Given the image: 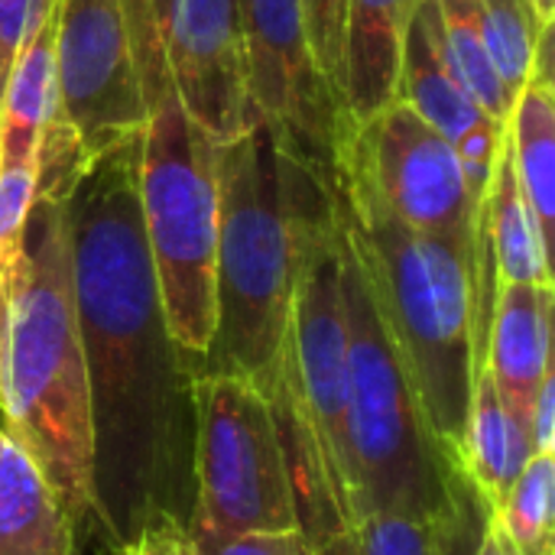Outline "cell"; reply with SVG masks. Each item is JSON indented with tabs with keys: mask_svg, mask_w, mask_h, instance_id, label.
I'll return each instance as SVG.
<instances>
[{
	"mask_svg": "<svg viewBox=\"0 0 555 555\" xmlns=\"http://www.w3.org/2000/svg\"><path fill=\"white\" fill-rule=\"evenodd\" d=\"M137 137L85 159L62 195L91 400V517L114 550L159 520L189 527L195 501V371L159 296Z\"/></svg>",
	"mask_w": 555,
	"mask_h": 555,
	"instance_id": "1",
	"label": "cell"
},
{
	"mask_svg": "<svg viewBox=\"0 0 555 555\" xmlns=\"http://www.w3.org/2000/svg\"><path fill=\"white\" fill-rule=\"evenodd\" d=\"M85 163L55 111L36 156V198L7 276L0 429L36 462L68 517H91V400L72 296L62 195Z\"/></svg>",
	"mask_w": 555,
	"mask_h": 555,
	"instance_id": "2",
	"label": "cell"
},
{
	"mask_svg": "<svg viewBox=\"0 0 555 555\" xmlns=\"http://www.w3.org/2000/svg\"><path fill=\"white\" fill-rule=\"evenodd\" d=\"M335 198L309 166L293 159L263 120L218 153L215 338L198 374H234L257 390L276 374L309 218ZM195 374V377H198Z\"/></svg>",
	"mask_w": 555,
	"mask_h": 555,
	"instance_id": "3",
	"label": "cell"
},
{
	"mask_svg": "<svg viewBox=\"0 0 555 555\" xmlns=\"http://www.w3.org/2000/svg\"><path fill=\"white\" fill-rule=\"evenodd\" d=\"M335 195L426 423L439 449L462 468L465 423L481 371L475 341V247L406 228L348 169H341Z\"/></svg>",
	"mask_w": 555,
	"mask_h": 555,
	"instance_id": "4",
	"label": "cell"
},
{
	"mask_svg": "<svg viewBox=\"0 0 555 555\" xmlns=\"http://www.w3.org/2000/svg\"><path fill=\"white\" fill-rule=\"evenodd\" d=\"M143 94L137 192L169 332L198 374L215 338L218 153L221 143L182 107L146 0H124Z\"/></svg>",
	"mask_w": 555,
	"mask_h": 555,
	"instance_id": "5",
	"label": "cell"
},
{
	"mask_svg": "<svg viewBox=\"0 0 555 555\" xmlns=\"http://www.w3.org/2000/svg\"><path fill=\"white\" fill-rule=\"evenodd\" d=\"M341 306L348 328L345 420L354 524L371 514H410L436 520L465 514L481 498L465 472L439 449L406 361L387 332L345 224Z\"/></svg>",
	"mask_w": 555,
	"mask_h": 555,
	"instance_id": "6",
	"label": "cell"
},
{
	"mask_svg": "<svg viewBox=\"0 0 555 555\" xmlns=\"http://www.w3.org/2000/svg\"><path fill=\"white\" fill-rule=\"evenodd\" d=\"M289 530L299 524L263 393L234 374H198L189 540L205 553L231 537Z\"/></svg>",
	"mask_w": 555,
	"mask_h": 555,
	"instance_id": "7",
	"label": "cell"
},
{
	"mask_svg": "<svg viewBox=\"0 0 555 555\" xmlns=\"http://www.w3.org/2000/svg\"><path fill=\"white\" fill-rule=\"evenodd\" d=\"M241 26L250 117L338 192L351 120L312 59L299 0H241Z\"/></svg>",
	"mask_w": 555,
	"mask_h": 555,
	"instance_id": "8",
	"label": "cell"
},
{
	"mask_svg": "<svg viewBox=\"0 0 555 555\" xmlns=\"http://www.w3.org/2000/svg\"><path fill=\"white\" fill-rule=\"evenodd\" d=\"M341 169L361 176L384 208L420 234L475 247L478 211L452 143L406 101L351 127Z\"/></svg>",
	"mask_w": 555,
	"mask_h": 555,
	"instance_id": "9",
	"label": "cell"
},
{
	"mask_svg": "<svg viewBox=\"0 0 555 555\" xmlns=\"http://www.w3.org/2000/svg\"><path fill=\"white\" fill-rule=\"evenodd\" d=\"M55 104L85 159L143 127L124 0H55Z\"/></svg>",
	"mask_w": 555,
	"mask_h": 555,
	"instance_id": "10",
	"label": "cell"
},
{
	"mask_svg": "<svg viewBox=\"0 0 555 555\" xmlns=\"http://www.w3.org/2000/svg\"><path fill=\"white\" fill-rule=\"evenodd\" d=\"M169 78L189 117L218 143L247 120L241 0H146Z\"/></svg>",
	"mask_w": 555,
	"mask_h": 555,
	"instance_id": "11",
	"label": "cell"
},
{
	"mask_svg": "<svg viewBox=\"0 0 555 555\" xmlns=\"http://www.w3.org/2000/svg\"><path fill=\"white\" fill-rule=\"evenodd\" d=\"M400 101H406L423 120H429L452 143L468 195L475 198V205H481L491 185L504 124L488 117L452 72L439 46L433 0H416L403 36Z\"/></svg>",
	"mask_w": 555,
	"mask_h": 555,
	"instance_id": "12",
	"label": "cell"
},
{
	"mask_svg": "<svg viewBox=\"0 0 555 555\" xmlns=\"http://www.w3.org/2000/svg\"><path fill=\"white\" fill-rule=\"evenodd\" d=\"M260 393L273 416L299 533H302L309 553H315L319 546H325L328 540H335L338 533H345L351 527V514L341 501V491H338L328 459L322 452L315 423L302 403V390H299V380L293 371L289 348L283 351L276 374L270 377V384L260 387Z\"/></svg>",
	"mask_w": 555,
	"mask_h": 555,
	"instance_id": "13",
	"label": "cell"
},
{
	"mask_svg": "<svg viewBox=\"0 0 555 555\" xmlns=\"http://www.w3.org/2000/svg\"><path fill=\"white\" fill-rule=\"evenodd\" d=\"M481 367L507 410L530 429L533 400L553 374V286H498Z\"/></svg>",
	"mask_w": 555,
	"mask_h": 555,
	"instance_id": "14",
	"label": "cell"
},
{
	"mask_svg": "<svg viewBox=\"0 0 555 555\" xmlns=\"http://www.w3.org/2000/svg\"><path fill=\"white\" fill-rule=\"evenodd\" d=\"M416 0H348L341 104L351 127L400 98V55Z\"/></svg>",
	"mask_w": 555,
	"mask_h": 555,
	"instance_id": "15",
	"label": "cell"
},
{
	"mask_svg": "<svg viewBox=\"0 0 555 555\" xmlns=\"http://www.w3.org/2000/svg\"><path fill=\"white\" fill-rule=\"evenodd\" d=\"M75 527L36 462L0 433V555H75Z\"/></svg>",
	"mask_w": 555,
	"mask_h": 555,
	"instance_id": "16",
	"label": "cell"
},
{
	"mask_svg": "<svg viewBox=\"0 0 555 555\" xmlns=\"http://www.w3.org/2000/svg\"><path fill=\"white\" fill-rule=\"evenodd\" d=\"M530 455H533L530 429L507 410V403L498 397L491 384V374L481 367L475 377L472 410L465 423L462 468L491 514L501 511Z\"/></svg>",
	"mask_w": 555,
	"mask_h": 555,
	"instance_id": "17",
	"label": "cell"
},
{
	"mask_svg": "<svg viewBox=\"0 0 555 555\" xmlns=\"http://www.w3.org/2000/svg\"><path fill=\"white\" fill-rule=\"evenodd\" d=\"M55 111V7L23 42L0 91V166L36 163Z\"/></svg>",
	"mask_w": 555,
	"mask_h": 555,
	"instance_id": "18",
	"label": "cell"
},
{
	"mask_svg": "<svg viewBox=\"0 0 555 555\" xmlns=\"http://www.w3.org/2000/svg\"><path fill=\"white\" fill-rule=\"evenodd\" d=\"M507 143L517 185L537 215L546 241L555 224V94L550 75H530L507 114Z\"/></svg>",
	"mask_w": 555,
	"mask_h": 555,
	"instance_id": "19",
	"label": "cell"
},
{
	"mask_svg": "<svg viewBox=\"0 0 555 555\" xmlns=\"http://www.w3.org/2000/svg\"><path fill=\"white\" fill-rule=\"evenodd\" d=\"M488 507L475 501L465 514L436 520L410 514H371L312 555H446L459 540L485 530Z\"/></svg>",
	"mask_w": 555,
	"mask_h": 555,
	"instance_id": "20",
	"label": "cell"
},
{
	"mask_svg": "<svg viewBox=\"0 0 555 555\" xmlns=\"http://www.w3.org/2000/svg\"><path fill=\"white\" fill-rule=\"evenodd\" d=\"M436 3V33L439 46L465 85V91L475 98V104L494 117L498 124H507L514 98L507 94L491 52L485 39V16L478 0H433Z\"/></svg>",
	"mask_w": 555,
	"mask_h": 555,
	"instance_id": "21",
	"label": "cell"
},
{
	"mask_svg": "<svg viewBox=\"0 0 555 555\" xmlns=\"http://www.w3.org/2000/svg\"><path fill=\"white\" fill-rule=\"evenodd\" d=\"M520 555H555V452H537L494 514Z\"/></svg>",
	"mask_w": 555,
	"mask_h": 555,
	"instance_id": "22",
	"label": "cell"
},
{
	"mask_svg": "<svg viewBox=\"0 0 555 555\" xmlns=\"http://www.w3.org/2000/svg\"><path fill=\"white\" fill-rule=\"evenodd\" d=\"M312 59L332 91L341 101V65H345V16L348 0H299ZM345 107V104H341Z\"/></svg>",
	"mask_w": 555,
	"mask_h": 555,
	"instance_id": "23",
	"label": "cell"
},
{
	"mask_svg": "<svg viewBox=\"0 0 555 555\" xmlns=\"http://www.w3.org/2000/svg\"><path fill=\"white\" fill-rule=\"evenodd\" d=\"M36 198V163L0 166V286L13 267L26 215Z\"/></svg>",
	"mask_w": 555,
	"mask_h": 555,
	"instance_id": "24",
	"label": "cell"
},
{
	"mask_svg": "<svg viewBox=\"0 0 555 555\" xmlns=\"http://www.w3.org/2000/svg\"><path fill=\"white\" fill-rule=\"evenodd\" d=\"M55 0H0V91L23 42L46 23Z\"/></svg>",
	"mask_w": 555,
	"mask_h": 555,
	"instance_id": "25",
	"label": "cell"
},
{
	"mask_svg": "<svg viewBox=\"0 0 555 555\" xmlns=\"http://www.w3.org/2000/svg\"><path fill=\"white\" fill-rule=\"evenodd\" d=\"M202 555H312L302 533H247V537H231Z\"/></svg>",
	"mask_w": 555,
	"mask_h": 555,
	"instance_id": "26",
	"label": "cell"
},
{
	"mask_svg": "<svg viewBox=\"0 0 555 555\" xmlns=\"http://www.w3.org/2000/svg\"><path fill=\"white\" fill-rule=\"evenodd\" d=\"M114 555H202L195 550V543L189 540L185 527L159 520L150 524L146 530H140V537L120 550H114Z\"/></svg>",
	"mask_w": 555,
	"mask_h": 555,
	"instance_id": "27",
	"label": "cell"
},
{
	"mask_svg": "<svg viewBox=\"0 0 555 555\" xmlns=\"http://www.w3.org/2000/svg\"><path fill=\"white\" fill-rule=\"evenodd\" d=\"M530 442L537 452H555V374H550L530 410Z\"/></svg>",
	"mask_w": 555,
	"mask_h": 555,
	"instance_id": "28",
	"label": "cell"
},
{
	"mask_svg": "<svg viewBox=\"0 0 555 555\" xmlns=\"http://www.w3.org/2000/svg\"><path fill=\"white\" fill-rule=\"evenodd\" d=\"M475 555H520V553H517V546L511 543V537L504 533L501 520H498L494 514H488V520H485V533H481V543H478Z\"/></svg>",
	"mask_w": 555,
	"mask_h": 555,
	"instance_id": "29",
	"label": "cell"
},
{
	"mask_svg": "<svg viewBox=\"0 0 555 555\" xmlns=\"http://www.w3.org/2000/svg\"><path fill=\"white\" fill-rule=\"evenodd\" d=\"M527 3H530V10H533V20H537L540 26L555 23V0H527Z\"/></svg>",
	"mask_w": 555,
	"mask_h": 555,
	"instance_id": "30",
	"label": "cell"
},
{
	"mask_svg": "<svg viewBox=\"0 0 555 555\" xmlns=\"http://www.w3.org/2000/svg\"><path fill=\"white\" fill-rule=\"evenodd\" d=\"M524 7H527V10H530V3H527V0H524ZM530 13H533V10H530Z\"/></svg>",
	"mask_w": 555,
	"mask_h": 555,
	"instance_id": "31",
	"label": "cell"
},
{
	"mask_svg": "<svg viewBox=\"0 0 555 555\" xmlns=\"http://www.w3.org/2000/svg\"><path fill=\"white\" fill-rule=\"evenodd\" d=\"M0 433H3V429H0Z\"/></svg>",
	"mask_w": 555,
	"mask_h": 555,
	"instance_id": "32",
	"label": "cell"
}]
</instances>
